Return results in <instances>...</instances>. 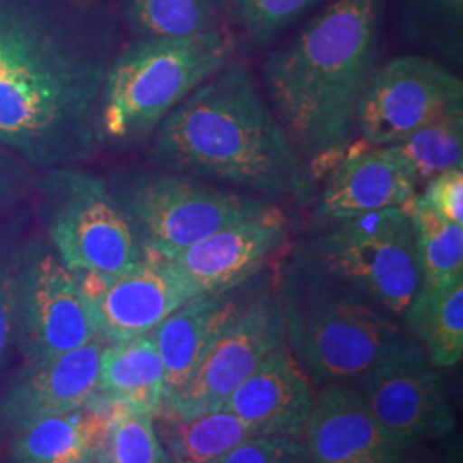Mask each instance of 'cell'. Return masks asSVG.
Masks as SVG:
<instances>
[{
  "mask_svg": "<svg viewBox=\"0 0 463 463\" xmlns=\"http://www.w3.org/2000/svg\"><path fill=\"white\" fill-rule=\"evenodd\" d=\"M61 0H0V145L38 172L103 148L99 99L110 36Z\"/></svg>",
  "mask_w": 463,
  "mask_h": 463,
  "instance_id": "1",
  "label": "cell"
},
{
  "mask_svg": "<svg viewBox=\"0 0 463 463\" xmlns=\"http://www.w3.org/2000/svg\"><path fill=\"white\" fill-rule=\"evenodd\" d=\"M149 164L249 194L315 203L316 175L258 90L248 67L220 69L158 124L148 139Z\"/></svg>",
  "mask_w": 463,
  "mask_h": 463,
  "instance_id": "2",
  "label": "cell"
},
{
  "mask_svg": "<svg viewBox=\"0 0 463 463\" xmlns=\"http://www.w3.org/2000/svg\"><path fill=\"white\" fill-rule=\"evenodd\" d=\"M388 0H333L269 52L261 76L273 114L300 155L328 164L357 134V107L380 66Z\"/></svg>",
  "mask_w": 463,
  "mask_h": 463,
  "instance_id": "3",
  "label": "cell"
},
{
  "mask_svg": "<svg viewBox=\"0 0 463 463\" xmlns=\"http://www.w3.org/2000/svg\"><path fill=\"white\" fill-rule=\"evenodd\" d=\"M285 342L313 380L355 386L414 340L400 319L338 280L298 246L279 268Z\"/></svg>",
  "mask_w": 463,
  "mask_h": 463,
  "instance_id": "4",
  "label": "cell"
},
{
  "mask_svg": "<svg viewBox=\"0 0 463 463\" xmlns=\"http://www.w3.org/2000/svg\"><path fill=\"white\" fill-rule=\"evenodd\" d=\"M235 43L222 30L184 38H134L116 52L101 90L103 146L128 148L149 136L187 95L233 62Z\"/></svg>",
  "mask_w": 463,
  "mask_h": 463,
  "instance_id": "5",
  "label": "cell"
},
{
  "mask_svg": "<svg viewBox=\"0 0 463 463\" xmlns=\"http://www.w3.org/2000/svg\"><path fill=\"white\" fill-rule=\"evenodd\" d=\"M107 183L146 252L162 258L279 206L249 193L220 189L156 166L116 172Z\"/></svg>",
  "mask_w": 463,
  "mask_h": 463,
  "instance_id": "6",
  "label": "cell"
},
{
  "mask_svg": "<svg viewBox=\"0 0 463 463\" xmlns=\"http://www.w3.org/2000/svg\"><path fill=\"white\" fill-rule=\"evenodd\" d=\"M298 244L323 269L398 319L420 288L414 225L403 208L319 223Z\"/></svg>",
  "mask_w": 463,
  "mask_h": 463,
  "instance_id": "7",
  "label": "cell"
},
{
  "mask_svg": "<svg viewBox=\"0 0 463 463\" xmlns=\"http://www.w3.org/2000/svg\"><path fill=\"white\" fill-rule=\"evenodd\" d=\"M47 239L71 271L114 277L146 258L107 177L80 165L42 172L38 187Z\"/></svg>",
  "mask_w": 463,
  "mask_h": 463,
  "instance_id": "8",
  "label": "cell"
},
{
  "mask_svg": "<svg viewBox=\"0 0 463 463\" xmlns=\"http://www.w3.org/2000/svg\"><path fill=\"white\" fill-rule=\"evenodd\" d=\"M285 344L279 271L263 269L244 283L233 313L196 371L164 407L181 417L220 411L232 393Z\"/></svg>",
  "mask_w": 463,
  "mask_h": 463,
  "instance_id": "9",
  "label": "cell"
},
{
  "mask_svg": "<svg viewBox=\"0 0 463 463\" xmlns=\"http://www.w3.org/2000/svg\"><path fill=\"white\" fill-rule=\"evenodd\" d=\"M463 114V81L441 61L403 53L374 69L357 107V133L367 145L393 146L411 134Z\"/></svg>",
  "mask_w": 463,
  "mask_h": 463,
  "instance_id": "10",
  "label": "cell"
},
{
  "mask_svg": "<svg viewBox=\"0 0 463 463\" xmlns=\"http://www.w3.org/2000/svg\"><path fill=\"white\" fill-rule=\"evenodd\" d=\"M99 338L90 306L49 239L28 242L21 277L14 347L33 363Z\"/></svg>",
  "mask_w": 463,
  "mask_h": 463,
  "instance_id": "11",
  "label": "cell"
},
{
  "mask_svg": "<svg viewBox=\"0 0 463 463\" xmlns=\"http://www.w3.org/2000/svg\"><path fill=\"white\" fill-rule=\"evenodd\" d=\"M369 412L407 449L428 445L457 428L447 380L412 340L355 384Z\"/></svg>",
  "mask_w": 463,
  "mask_h": 463,
  "instance_id": "12",
  "label": "cell"
},
{
  "mask_svg": "<svg viewBox=\"0 0 463 463\" xmlns=\"http://www.w3.org/2000/svg\"><path fill=\"white\" fill-rule=\"evenodd\" d=\"M72 273L90 306L99 338L107 344L146 335L184 302L203 294L181 266L151 252L114 277Z\"/></svg>",
  "mask_w": 463,
  "mask_h": 463,
  "instance_id": "13",
  "label": "cell"
},
{
  "mask_svg": "<svg viewBox=\"0 0 463 463\" xmlns=\"http://www.w3.org/2000/svg\"><path fill=\"white\" fill-rule=\"evenodd\" d=\"M103 340L26 363L0 398V430L19 434L34 424L88 405L99 393Z\"/></svg>",
  "mask_w": 463,
  "mask_h": 463,
  "instance_id": "14",
  "label": "cell"
},
{
  "mask_svg": "<svg viewBox=\"0 0 463 463\" xmlns=\"http://www.w3.org/2000/svg\"><path fill=\"white\" fill-rule=\"evenodd\" d=\"M288 220L279 206L232 223L166 260L181 266L203 294L231 290L265 269L288 242Z\"/></svg>",
  "mask_w": 463,
  "mask_h": 463,
  "instance_id": "15",
  "label": "cell"
},
{
  "mask_svg": "<svg viewBox=\"0 0 463 463\" xmlns=\"http://www.w3.org/2000/svg\"><path fill=\"white\" fill-rule=\"evenodd\" d=\"M302 441L315 463H393L409 451L383 430L350 384L319 390Z\"/></svg>",
  "mask_w": 463,
  "mask_h": 463,
  "instance_id": "16",
  "label": "cell"
},
{
  "mask_svg": "<svg viewBox=\"0 0 463 463\" xmlns=\"http://www.w3.org/2000/svg\"><path fill=\"white\" fill-rule=\"evenodd\" d=\"M313 405L309 376L285 344L232 393L222 409L237 415L258 436L302 439Z\"/></svg>",
  "mask_w": 463,
  "mask_h": 463,
  "instance_id": "17",
  "label": "cell"
},
{
  "mask_svg": "<svg viewBox=\"0 0 463 463\" xmlns=\"http://www.w3.org/2000/svg\"><path fill=\"white\" fill-rule=\"evenodd\" d=\"M419 193L414 172L390 146L347 155L316 204L315 225L402 208Z\"/></svg>",
  "mask_w": 463,
  "mask_h": 463,
  "instance_id": "18",
  "label": "cell"
},
{
  "mask_svg": "<svg viewBox=\"0 0 463 463\" xmlns=\"http://www.w3.org/2000/svg\"><path fill=\"white\" fill-rule=\"evenodd\" d=\"M244 283L231 290L189 298L149 331L164 364L165 402L177 395L196 371L206 350L233 313Z\"/></svg>",
  "mask_w": 463,
  "mask_h": 463,
  "instance_id": "19",
  "label": "cell"
},
{
  "mask_svg": "<svg viewBox=\"0 0 463 463\" xmlns=\"http://www.w3.org/2000/svg\"><path fill=\"white\" fill-rule=\"evenodd\" d=\"M109 424V402L95 397L16 434L11 463H97Z\"/></svg>",
  "mask_w": 463,
  "mask_h": 463,
  "instance_id": "20",
  "label": "cell"
},
{
  "mask_svg": "<svg viewBox=\"0 0 463 463\" xmlns=\"http://www.w3.org/2000/svg\"><path fill=\"white\" fill-rule=\"evenodd\" d=\"M164 364L151 335L105 344L97 398L156 415L165 405Z\"/></svg>",
  "mask_w": 463,
  "mask_h": 463,
  "instance_id": "21",
  "label": "cell"
},
{
  "mask_svg": "<svg viewBox=\"0 0 463 463\" xmlns=\"http://www.w3.org/2000/svg\"><path fill=\"white\" fill-rule=\"evenodd\" d=\"M155 428L170 463H218L258 436L225 409L181 417L164 407L155 415Z\"/></svg>",
  "mask_w": 463,
  "mask_h": 463,
  "instance_id": "22",
  "label": "cell"
},
{
  "mask_svg": "<svg viewBox=\"0 0 463 463\" xmlns=\"http://www.w3.org/2000/svg\"><path fill=\"white\" fill-rule=\"evenodd\" d=\"M405 328L432 364L453 367L463 357V280L445 288H419L407 307Z\"/></svg>",
  "mask_w": 463,
  "mask_h": 463,
  "instance_id": "23",
  "label": "cell"
},
{
  "mask_svg": "<svg viewBox=\"0 0 463 463\" xmlns=\"http://www.w3.org/2000/svg\"><path fill=\"white\" fill-rule=\"evenodd\" d=\"M412 220L420 288H445L463 280V225L436 215L419 194L402 206Z\"/></svg>",
  "mask_w": 463,
  "mask_h": 463,
  "instance_id": "24",
  "label": "cell"
},
{
  "mask_svg": "<svg viewBox=\"0 0 463 463\" xmlns=\"http://www.w3.org/2000/svg\"><path fill=\"white\" fill-rule=\"evenodd\" d=\"M400 34L451 66L463 62V0H393Z\"/></svg>",
  "mask_w": 463,
  "mask_h": 463,
  "instance_id": "25",
  "label": "cell"
},
{
  "mask_svg": "<svg viewBox=\"0 0 463 463\" xmlns=\"http://www.w3.org/2000/svg\"><path fill=\"white\" fill-rule=\"evenodd\" d=\"M136 38H184L222 30L220 0H126Z\"/></svg>",
  "mask_w": 463,
  "mask_h": 463,
  "instance_id": "26",
  "label": "cell"
},
{
  "mask_svg": "<svg viewBox=\"0 0 463 463\" xmlns=\"http://www.w3.org/2000/svg\"><path fill=\"white\" fill-rule=\"evenodd\" d=\"M414 172L417 185L463 166V114L448 117L390 146Z\"/></svg>",
  "mask_w": 463,
  "mask_h": 463,
  "instance_id": "27",
  "label": "cell"
},
{
  "mask_svg": "<svg viewBox=\"0 0 463 463\" xmlns=\"http://www.w3.org/2000/svg\"><path fill=\"white\" fill-rule=\"evenodd\" d=\"M107 402L110 424L99 448L97 463L168 462L165 448L155 428V415L120 402Z\"/></svg>",
  "mask_w": 463,
  "mask_h": 463,
  "instance_id": "28",
  "label": "cell"
},
{
  "mask_svg": "<svg viewBox=\"0 0 463 463\" xmlns=\"http://www.w3.org/2000/svg\"><path fill=\"white\" fill-rule=\"evenodd\" d=\"M323 0H220L249 50L265 49Z\"/></svg>",
  "mask_w": 463,
  "mask_h": 463,
  "instance_id": "29",
  "label": "cell"
},
{
  "mask_svg": "<svg viewBox=\"0 0 463 463\" xmlns=\"http://www.w3.org/2000/svg\"><path fill=\"white\" fill-rule=\"evenodd\" d=\"M26 246L28 242L19 244L14 241L0 244V371L7 364L14 347Z\"/></svg>",
  "mask_w": 463,
  "mask_h": 463,
  "instance_id": "30",
  "label": "cell"
},
{
  "mask_svg": "<svg viewBox=\"0 0 463 463\" xmlns=\"http://www.w3.org/2000/svg\"><path fill=\"white\" fill-rule=\"evenodd\" d=\"M218 463H315L302 439L285 436H256L232 449Z\"/></svg>",
  "mask_w": 463,
  "mask_h": 463,
  "instance_id": "31",
  "label": "cell"
},
{
  "mask_svg": "<svg viewBox=\"0 0 463 463\" xmlns=\"http://www.w3.org/2000/svg\"><path fill=\"white\" fill-rule=\"evenodd\" d=\"M38 170L0 145V218L14 212L38 187Z\"/></svg>",
  "mask_w": 463,
  "mask_h": 463,
  "instance_id": "32",
  "label": "cell"
},
{
  "mask_svg": "<svg viewBox=\"0 0 463 463\" xmlns=\"http://www.w3.org/2000/svg\"><path fill=\"white\" fill-rule=\"evenodd\" d=\"M417 194L430 212L451 223L463 225V166L438 174Z\"/></svg>",
  "mask_w": 463,
  "mask_h": 463,
  "instance_id": "33",
  "label": "cell"
},
{
  "mask_svg": "<svg viewBox=\"0 0 463 463\" xmlns=\"http://www.w3.org/2000/svg\"><path fill=\"white\" fill-rule=\"evenodd\" d=\"M393 463H441L438 462L436 458H432L430 455H422V453H417L415 455V448L412 449H409V451H405L400 458H398L397 462Z\"/></svg>",
  "mask_w": 463,
  "mask_h": 463,
  "instance_id": "34",
  "label": "cell"
},
{
  "mask_svg": "<svg viewBox=\"0 0 463 463\" xmlns=\"http://www.w3.org/2000/svg\"><path fill=\"white\" fill-rule=\"evenodd\" d=\"M71 2H74V4H78V5H83V7H86L91 0H71Z\"/></svg>",
  "mask_w": 463,
  "mask_h": 463,
  "instance_id": "35",
  "label": "cell"
},
{
  "mask_svg": "<svg viewBox=\"0 0 463 463\" xmlns=\"http://www.w3.org/2000/svg\"><path fill=\"white\" fill-rule=\"evenodd\" d=\"M166 463H170V460H168V462H166Z\"/></svg>",
  "mask_w": 463,
  "mask_h": 463,
  "instance_id": "36",
  "label": "cell"
}]
</instances>
